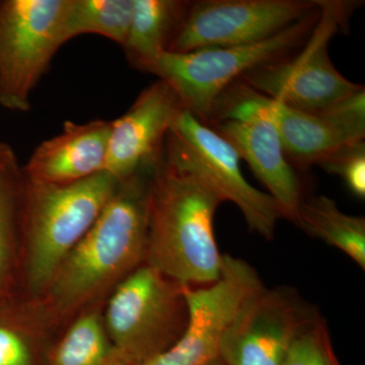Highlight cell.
Here are the masks:
<instances>
[{
  "label": "cell",
  "instance_id": "ac0fdd59",
  "mask_svg": "<svg viewBox=\"0 0 365 365\" xmlns=\"http://www.w3.org/2000/svg\"><path fill=\"white\" fill-rule=\"evenodd\" d=\"M134 0H71L64 24L66 42L86 34L100 35L123 47Z\"/></svg>",
  "mask_w": 365,
  "mask_h": 365
},
{
  "label": "cell",
  "instance_id": "2e32d148",
  "mask_svg": "<svg viewBox=\"0 0 365 365\" xmlns=\"http://www.w3.org/2000/svg\"><path fill=\"white\" fill-rule=\"evenodd\" d=\"M190 4L180 0H134L130 28L123 46L132 66L150 71L168 51Z\"/></svg>",
  "mask_w": 365,
  "mask_h": 365
},
{
  "label": "cell",
  "instance_id": "ba28073f",
  "mask_svg": "<svg viewBox=\"0 0 365 365\" xmlns=\"http://www.w3.org/2000/svg\"><path fill=\"white\" fill-rule=\"evenodd\" d=\"M71 0L0 1V107L26 113L31 96L66 42Z\"/></svg>",
  "mask_w": 365,
  "mask_h": 365
},
{
  "label": "cell",
  "instance_id": "8992f818",
  "mask_svg": "<svg viewBox=\"0 0 365 365\" xmlns=\"http://www.w3.org/2000/svg\"><path fill=\"white\" fill-rule=\"evenodd\" d=\"M313 32L294 54L245 74L240 81L252 90L300 111L325 112L364 86L352 83L334 66L329 44L345 26L352 2L319 0Z\"/></svg>",
  "mask_w": 365,
  "mask_h": 365
},
{
  "label": "cell",
  "instance_id": "6da1fadb",
  "mask_svg": "<svg viewBox=\"0 0 365 365\" xmlns=\"http://www.w3.org/2000/svg\"><path fill=\"white\" fill-rule=\"evenodd\" d=\"M223 201L200 178L162 155L148 184L144 263L186 287L220 277L215 216Z\"/></svg>",
  "mask_w": 365,
  "mask_h": 365
},
{
  "label": "cell",
  "instance_id": "52a82bcc",
  "mask_svg": "<svg viewBox=\"0 0 365 365\" xmlns=\"http://www.w3.org/2000/svg\"><path fill=\"white\" fill-rule=\"evenodd\" d=\"M163 155L193 173L222 198L241 211L251 232L267 241L282 218L267 192L255 188L242 174L239 153L227 139L182 109L165 138Z\"/></svg>",
  "mask_w": 365,
  "mask_h": 365
},
{
  "label": "cell",
  "instance_id": "44dd1931",
  "mask_svg": "<svg viewBox=\"0 0 365 365\" xmlns=\"http://www.w3.org/2000/svg\"><path fill=\"white\" fill-rule=\"evenodd\" d=\"M328 174L340 177L350 192L361 200L365 198V143L347 144L319 163Z\"/></svg>",
  "mask_w": 365,
  "mask_h": 365
},
{
  "label": "cell",
  "instance_id": "484cf974",
  "mask_svg": "<svg viewBox=\"0 0 365 365\" xmlns=\"http://www.w3.org/2000/svg\"><path fill=\"white\" fill-rule=\"evenodd\" d=\"M208 365H225V364H223V362L222 361V359H220V357H218L217 359L213 360V361L210 362V364H209Z\"/></svg>",
  "mask_w": 365,
  "mask_h": 365
},
{
  "label": "cell",
  "instance_id": "5b68a950",
  "mask_svg": "<svg viewBox=\"0 0 365 365\" xmlns=\"http://www.w3.org/2000/svg\"><path fill=\"white\" fill-rule=\"evenodd\" d=\"M102 318L124 365L140 364L174 345L186 330L184 285L143 263L118 283Z\"/></svg>",
  "mask_w": 365,
  "mask_h": 365
},
{
  "label": "cell",
  "instance_id": "277c9868",
  "mask_svg": "<svg viewBox=\"0 0 365 365\" xmlns=\"http://www.w3.org/2000/svg\"><path fill=\"white\" fill-rule=\"evenodd\" d=\"M319 14V6L282 32L253 44L165 52L150 72L172 88L182 109L209 125L220 96L248 72L299 50L313 32Z\"/></svg>",
  "mask_w": 365,
  "mask_h": 365
},
{
  "label": "cell",
  "instance_id": "d6986e66",
  "mask_svg": "<svg viewBox=\"0 0 365 365\" xmlns=\"http://www.w3.org/2000/svg\"><path fill=\"white\" fill-rule=\"evenodd\" d=\"M51 365H124L97 313L79 317L68 329Z\"/></svg>",
  "mask_w": 365,
  "mask_h": 365
},
{
  "label": "cell",
  "instance_id": "8fae6325",
  "mask_svg": "<svg viewBox=\"0 0 365 365\" xmlns=\"http://www.w3.org/2000/svg\"><path fill=\"white\" fill-rule=\"evenodd\" d=\"M265 287L248 262L223 255L220 279L207 287L184 285L188 326L165 351L134 365H208L220 357L223 334L242 304Z\"/></svg>",
  "mask_w": 365,
  "mask_h": 365
},
{
  "label": "cell",
  "instance_id": "7402d4cb",
  "mask_svg": "<svg viewBox=\"0 0 365 365\" xmlns=\"http://www.w3.org/2000/svg\"><path fill=\"white\" fill-rule=\"evenodd\" d=\"M19 170L0 175V285L11 264L16 216V186Z\"/></svg>",
  "mask_w": 365,
  "mask_h": 365
},
{
  "label": "cell",
  "instance_id": "ffe728a7",
  "mask_svg": "<svg viewBox=\"0 0 365 365\" xmlns=\"http://www.w3.org/2000/svg\"><path fill=\"white\" fill-rule=\"evenodd\" d=\"M283 365H338L330 331L321 314H317L295 336Z\"/></svg>",
  "mask_w": 365,
  "mask_h": 365
},
{
  "label": "cell",
  "instance_id": "7c38bea8",
  "mask_svg": "<svg viewBox=\"0 0 365 365\" xmlns=\"http://www.w3.org/2000/svg\"><path fill=\"white\" fill-rule=\"evenodd\" d=\"M317 314L297 290L264 287L230 322L220 359L225 365H283L295 336Z\"/></svg>",
  "mask_w": 365,
  "mask_h": 365
},
{
  "label": "cell",
  "instance_id": "d4e9b609",
  "mask_svg": "<svg viewBox=\"0 0 365 365\" xmlns=\"http://www.w3.org/2000/svg\"><path fill=\"white\" fill-rule=\"evenodd\" d=\"M11 150H11V148H9V146L7 145V144L1 143V141H0V153H6Z\"/></svg>",
  "mask_w": 365,
  "mask_h": 365
},
{
  "label": "cell",
  "instance_id": "30bf717a",
  "mask_svg": "<svg viewBox=\"0 0 365 365\" xmlns=\"http://www.w3.org/2000/svg\"><path fill=\"white\" fill-rule=\"evenodd\" d=\"M319 9V0H202L191 2L168 51L253 44Z\"/></svg>",
  "mask_w": 365,
  "mask_h": 365
},
{
  "label": "cell",
  "instance_id": "4fadbf2b",
  "mask_svg": "<svg viewBox=\"0 0 365 365\" xmlns=\"http://www.w3.org/2000/svg\"><path fill=\"white\" fill-rule=\"evenodd\" d=\"M182 110L165 81L158 79L144 88L128 111L111 121L105 172L121 182L155 169Z\"/></svg>",
  "mask_w": 365,
  "mask_h": 365
},
{
  "label": "cell",
  "instance_id": "3957f363",
  "mask_svg": "<svg viewBox=\"0 0 365 365\" xmlns=\"http://www.w3.org/2000/svg\"><path fill=\"white\" fill-rule=\"evenodd\" d=\"M26 182V278L38 294L46 292L60 263L98 220L120 182L103 172L69 184Z\"/></svg>",
  "mask_w": 365,
  "mask_h": 365
},
{
  "label": "cell",
  "instance_id": "603a6c76",
  "mask_svg": "<svg viewBox=\"0 0 365 365\" xmlns=\"http://www.w3.org/2000/svg\"><path fill=\"white\" fill-rule=\"evenodd\" d=\"M0 365H32V351L24 334L0 324Z\"/></svg>",
  "mask_w": 365,
  "mask_h": 365
},
{
  "label": "cell",
  "instance_id": "9a60e30c",
  "mask_svg": "<svg viewBox=\"0 0 365 365\" xmlns=\"http://www.w3.org/2000/svg\"><path fill=\"white\" fill-rule=\"evenodd\" d=\"M111 121H66L61 133L43 141L24 168L26 181L62 185L105 172Z\"/></svg>",
  "mask_w": 365,
  "mask_h": 365
},
{
  "label": "cell",
  "instance_id": "cb8c5ba5",
  "mask_svg": "<svg viewBox=\"0 0 365 365\" xmlns=\"http://www.w3.org/2000/svg\"><path fill=\"white\" fill-rule=\"evenodd\" d=\"M19 170L16 158L14 151H9L6 153H0V175L6 174V173L14 172Z\"/></svg>",
  "mask_w": 365,
  "mask_h": 365
},
{
  "label": "cell",
  "instance_id": "e0dca14e",
  "mask_svg": "<svg viewBox=\"0 0 365 365\" xmlns=\"http://www.w3.org/2000/svg\"><path fill=\"white\" fill-rule=\"evenodd\" d=\"M295 225L307 234L340 250L365 269V218L346 215L325 195L302 198Z\"/></svg>",
  "mask_w": 365,
  "mask_h": 365
},
{
  "label": "cell",
  "instance_id": "9c48e42d",
  "mask_svg": "<svg viewBox=\"0 0 365 365\" xmlns=\"http://www.w3.org/2000/svg\"><path fill=\"white\" fill-rule=\"evenodd\" d=\"M222 108L250 110L270 120L288 162L300 170L318 165L347 144L364 140L365 88L325 112L309 113L281 104L239 81L220 96L215 113Z\"/></svg>",
  "mask_w": 365,
  "mask_h": 365
},
{
  "label": "cell",
  "instance_id": "7a4b0ae2",
  "mask_svg": "<svg viewBox=\"0 0 365 365\" xmlns=\"http://www.w3.org/2000/svg\"><path fill=\"white\" fill-rule=\"evenodd\" d=\"M153 172L120 182L98 220L60 263L45 292L59 311L78 309L143 265Z\"/></svg>",
  "mask_w": 365,
  "mask_h": 365
},
{
  "label": "cell",
  "instance_id": "5bb4252c",
  "mask_svg": "<svg viewBox=\"0 0 365 365\" xmlns=\"http://www.w3.org/2000/svg\"><path fill=\"white\" fill-rule=\"evenodd\" d=\"M209 126L234 146L241 160L279 206L282 218L297 222L302 202V184L288 162L277 129L267 118L241 108H222L213 115Z\"/></svg>",
  "mask_w": 365,
  "mask_h": 365
}]
</instances>
